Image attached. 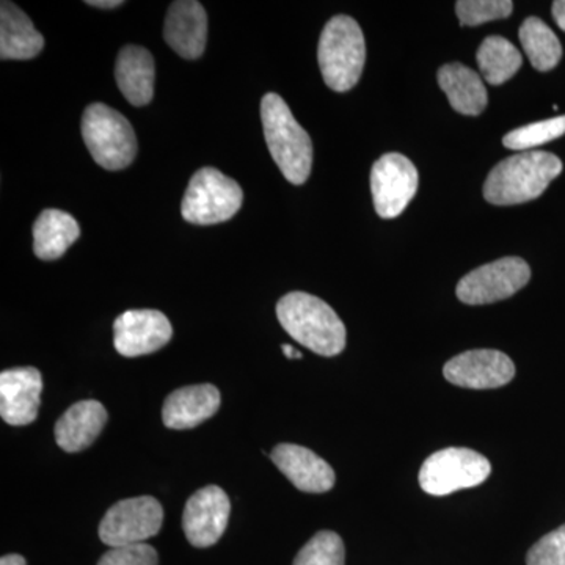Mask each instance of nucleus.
<instances>
[{
	"mask_svg": "<svg viewBox=\"0 0 565 565\" xmlns=\"http://www.w3.org/2000/svg\"><path fill=\"white\" fill-rule=\"evenodd\" d=\"M0 565H28L21 555H6L0 559Z\"/></svg>",
	"mask_w": 565,
	"mask_h": 565,
	"instance_id": "nucleus-32",
	"label": "nucleus"
},
{
	"mask_svg": "<svg viewBox=\"0 0 565 565\" xmlns=\"http://www.w3.org/2000/svg\"><path fill=\"white\" fill-rule=\"evenodd\" d=\"M318 62L327 87L338 93L355 87L366 62V43L359 22L345 14L327 22L319 39Z\"/></svg>",
	"mask_w": 565,
	"mask_h": 565,
	"instance_id": "nucleus-4",
	"label": "nucleus"
},
{
	"mask_svg": "<svg viewBox=\"0 0 565 565\" xmlns=\"http://www.w3.org/2000/svg\"><path fill=\"white\" fill-rule=\"evenodd\" d=\"M565 134V115L550 120L531 122L514 131L505 134L503 145L509 150L531 151L533 148L559 139Z\"/></svg>",
	"mask_w": 565,
	"mask_h": 565,
	"instance_id": "nucleus-25",
	"label": "nucleus"
},
{
	"mask_svg": "<svg viewBox=\"0 0 565 565\" xmlns=\"http://www.w3.org/2000/svg\"><path fill=\"white\" fill-rule=\"evenodd\" d=\"M492 473L487 457L468 448H446L424 460L419 486L434 497L478 487Z\"/></svg>",
	"mask_w": 565,
	"mask_h": 565,
	"instance_id": "nucleus-7",
	"label": "nucleus"
},
{
	"mask_svg": "<svg viewBox=\"0 0 565 565\" xmlns=\"http://www.w3.org/2000/svg\"><path fill=\"white\" fill-rule=\"evenodd\" d=\"M244 192L221 170L204 167L193 174L181 203V214L193 225H217L241 210Z\"/></svg>",
	"mask_w": 565,
	"mask_h": 565,
	"instance_id": "nucleus-6",
	"label": "nucleus"
},
{
	"mask_svg": "<svg viewBox=\"0 0 565 565\" xmlns=\"http://www.w3.org/2000/svg\"><path fill=\"white\" fill-rule=\"evenodd\" d=\"M163 36L182 58L202 57L207 41V17L196 0H177L167 11Z\"/></svg>",
	"mask_w": 565,
	"mask_h": 565,
	"instance_id": "nucleus-16",
	"label": "nucleus"
},
{
	"mask_svg": "<svg viewBox=\"0 0 565 565\" xmlns=\"http://www.w3.org/2000/svg\"><path fill=\"white\" fill-rule=\"evenodd\" d=\"M527 565H565V525L544 535L531 546Z\"/></svg>",
	"mask_w": 565,
	"mask_h": 565,
	"instance_id": "nucleus-28",
	"label": "nucleus"
},
{
	"mask_svg": "<svg viewBox=\"0 0 565 565\" xmlns=\"http://www.w3.org/2000/svg\"><path fill=\"white\" fill-rule=\"evenodd\" d=\"M115 79L126 99L136 107L151 103L154 96L156 68L151 52L129 44L122 47L115 65Z\"/></svg>",
	"mask_w": 565,
	"mask_h": 565,
	"instance_id": "nucleus-19",
	"label": "nucleus"
},
{
	"mask_svg": "<svg viewBox=\"0 0 565 565\" xmlns=\"http://www.w3.org/2000/svg\"><path fill=\"white\" fill-rule=\"evenodd\" d=\"M230 512L232 503L221 487H203L185 503L182 514L185 537L196 548L217 544L228 526Z\"/></svg>",
	"mask_w": 565,
	"mask_h": 565,
	"instance_id": "nucleus-11",
	"label": "nucleus"
},
{
	"mask_svg": "<svg viewBox=\"0 0 565 565\" xmlns=\"http://www.w3.org/2000/svg\"><path fill=\"white\" fill-rule=\"evenodd\" d=\"M437 77L438 85L448 96L452 109L470 117L486 110L489 98L484 82L476 71L462 63H449L438 70Z\"/></svg>",
	"mask_w": 565,
	"mask_h": 565,
	"instance_id": "nucleus-21",
	"label": "nucleus"
},
{
	"mask_svg": "<svg viewBox=\"0 0 565 565\" xmlns=\"http://www.w3.org/2000/svg\"><path fill=\"white\" fill-rule=\"evenodd\" d=\"M173 327L158 310H129L114 323V344L128 359L161 351L170 343Z\"/></svg>",
	"mask_w": 565,
	"mask_h": 565,
	"instance_id": "nucleus-12",
	"label": "nucleus"
},
{
	"mask_svg": "<svg viewBox=\"0 0 565 565\" xmlns=\"http://www.w3.org/2000/svg\"><path fill=\"white\" fill-rule=\"evenodd\" d=\"M107 418L106 407L98 401L87 399L71 405L55 423V441L63 451H84L103 433Z\"/></svg>",
	"mask_w": 565,
	"mask_h": 565,
	"instance_id": "nucleus-18",
	"label": "nucleus"
},
{
	"mask_svg": "<svg viewBox=\"0 0 565 565\" xmlns=\"http://www.w3.org/2000/svg\"><path fill=\"white\" fill-rule=\"evenodd\" d=\"M98 565H159V556L148 544L117 546L110 548Z\"/></svg>",
	"mask_w": 565,
	"mask_h": 565,
	"instance_id": "nucleus-29",
	"label": "nucleus"
},
{
	"mask_svg": "<svg viewBox=\"0 0 565 565\" xmlns=\"http://www.w3.org/2000/svg\"><path fill=\"white\" fill-rule=\"evenodd\" d=\"M530 278V264L516 256H508L465 275L457 285V299L467 305L500 302L525 288Z\"/></svg>",
	"mask_w": 565,
	"mask_h": 565,
	"instance_id": "nucleus-9",
	"label": "nucleus"
},
{
	"mask_svg": "<svg viewBox=\"0 0 565 565\" xmlns=\"http://www.w3.org/2000/svg\"><path fill=\"white\" fill-rule=\"evenodd\" d=\"M343 539L333 531H321L300 550L292 565H344Z\"/></svg>",
	"mask_w": 565,
	"mask_h": 565,
	"instance_id": "nucleus-26",
	"label": "nucleus"
},
{
	"mask_svg": "<svg viewBox=\"0 0 565 565\" xmlns=\"http://www.w3.org/2000/svg\"><path fill=\"white\" fill-rule=\"evenodd\" d=\"M81 129L92 158L103 169L117 172L136 159V132L120 111L103 103L90 104L82 115Z\"/></svg>",
	"mask_w": 565,
	"mask_h": 565,
	"instance_id": "nucleus-5",
	"label": "nucleus"
},
{
	"mask_svg": "<svg viewBox=\"0 0 565 565\" xmlns=\"http://www.w3.org/2000/svg\"><path fill=\"white\" fill-rule=\"evenodd\" d=\"M121 0H96V2H87V6L96 7V9H117V7H121Z\"/></svg>",
	"mask_w": 565,
	"mask_h": 565,
	"instance_id": "nucleus-31",
	"label": "nucleus"
},
{
	"mask_svg": "<svg viewBox=\"0 0 565 565\" xmlns=\"http://www.w3.org/2000/svg\"><path fill=\"white\" fill-rule=\"evenodd\" d=\"M482 77L490 85H503L522 68L523 57L511 41L503 36H487L476 54Z\"/></svg>",
	"mask_w": 565,
	"mask_h": 565,
	"instance_id": "nucleus-23",
	"label": "nucleus"
},
{
	"mask_svg": "<svg viewBox=\"0 0 565 565\" xmlns=\"http://www.w3.org/2000/svg\"><path fill=\"white\" fill-rule=\"evenodd\" d=\"M520 41L535 70L552 71L563 58V46L555 32L539 18L531 17L520 28Z\"/></svg>",
	"mask_w": 565,
	"mask_h": 565,
	"instance_id": "nucleus-24",
	"label": "nucleus"
},
{
	"mask_svg": "<svg viewBox=\"0 0 565 565\" xmlns=\"http://www.w3.org/2000/svg\"><path fill=\"white\" fill-rule=\"evenodd\" d=\"M277 318L291 338L318 355L344 351L345 327L329 303L307 292H289L277 303Z\"/></svg>",
	"mask_w": 565,
	"mask_h": 565,
	"instance_id": "nucleus-2",
	"label": "nucleus"
},
{
	"mask_svg": "<svg viewBox=\"0 0 565 565\" xmlns=\"http://www.w3.org/2000/svg\"><path fill=\"white\" fill-rule=\"evenodd\" d=\"M281 351L285 353L288 359H302V352L296 351V349L292 348V345L289 344H282Z\"/></svg>",
	"mask_w": 565,
	"mask_h": 565,
	"instance_id": "nucleus-33",
	"label": "nucleus"
},
{
	"mask_svg": "<svg viewBox=\"0 0 565 565\" xmlns=\"http://www.w3.org/2000/svg\"><path fill=\"white\" fill-rule=\"evenodd\" d=\"M162 522L163 509L156 498H128L106 512L99 523V539L110 548L145 544L161 531Z\"/></svg>",
	"mask_w": 565,
	"mask_h": 565,
	"instance_id": "nucleus-8",
	"label": "nucleus"
},
{
	"mask_svg": "<svg viewBox=\"0 0 565 565\" xmlns=\"http://www.w3.org/2000/svg\"><path fill=\"white\" fill-rule=\"evenodd\" d=\"M79 223L68 212L44 210L33 225V252L43 262L62 258L79 239Z\"/></svg>",
	"mask_w": 565,
	"mask_h": 565,
	"instance_id": "nucleus-22",
	"label": "nucleus"
},
{
	"mask_svg": "<svg viewBox=\"0 0 565 565\" xmlns=\"http://www.w3.org/2000/svg\"><path fill=\"white\" fill-rule=\"evenodd\" d=\"M418 191V170L411 159L388 152L371 170L375 212L385 221L403 214Z\"/></svg>",
	"mask_w": 565,
	"mask_h": 565,
	"instance_id": "nucleus-10",
	"label": "nucleus"
},
{
	"mask_svg": "<svg viewBox=\"0 0 565 565\" xmlns=\"http://www.w3.org/2000/svg\"><path fill=\"white\" fill-rule=\"evenodd\" d=\"M444 375L446 381L462 388H500L515 377V364L503 352L478 349L449 360L445 364Z\"/></svg>",
	"mask_w": 565,
	"mask_h": 565,
	"instance_id": "nucleus-13",
	"label": "nucleus"
},
{
	"mask_svg": "<svg viewBox=\"0 0 565 565\" xmlns=\"http://www.w3.org/2000/svg\"><path fill=\"white\" fill-rule=\"evenodd\" d=\"M43 377L36 367H14L0 374V416L10 426H28L39 416Z\"/></svg>",
	"mask_w": 565,
	"mask_h": 565,
	"instance_id": "nucleus-14",
	"label": "nucleus"
},
{
	"mask_svg": "<svg viewBox=\"0 0 565 565\" xmlns=\"http://www.w3.org/2000/svg\"><path fill=\"white\" fill-rule=\"evenodd\" d=\"M552 13L561 31L565 32V0H556V2H553Z\"/></svg>",
	"mask_w": 565,
	"mask_h": 565,
	"instance_id": "nucleus-30",
	"label": "nucleus"
},
{
	"mask_svg": "<svg viewBox=\"0 0 565 565\" xmlns=\"http://www.w3.org/2000/svg\"><path fill=\"white\" fill-rule=\"evenodd\" d=\"M43 47V35L33 28L31 18L13 2L3 0L0 6V58L31 61Z\"/></svg>",
	"mask_w": 565,
	"mask_h": 565,
	"instance_id": "nucleus-20",
	"label": "nucleus"
},
{
	"mask_svg": "<svg viewBox=\"0 0 565 565\" xmlns=\"http://www.w3.org/2000/svg\"><path fill=\"white\" fill-rule=\"evenodd\" d=\"M563 173L552 152L525 151L498 163L484 182V199L494 206H514L539 199Z\"/></svg>",
	"mask_w": 565,
	"mask_h": 565,
	"instance_id": "nucleus-1",
	"label": "nucleus"
},
{
	"mask_svg": "<svg viewBox=\"0 0 565 565\" xmlns=\"http://www.w3.org/2000/svg\"><path fill=\"white\" fill-rule=\"evenodd\" d=\"M221 404V392L214 385L184 386L167 397L162 422L169 429H192L217 414Z\"/></svg>",
	"mask_w": 565,
	"mask_h": 565,
	"instance_id": "nucleus-17",
	"label": "nucleus"
},
{
	"mask_svg": "<svg viewBox=\"0 0 565 565\" xmlns=\"http://www.w3.org/2000/svg\"><path fill=\"white\" fill-rule=\"evenodd\" d=\"M512 10H514V3L511 0H459L456 3L460 24L470 25V28L494 20H504L511 17Z\"/></svg>",
	"mask_w": 565,
	"mask_h": 565,
	"instance_id": "nucleus-27",
	"label": "nucleus"
},
{
	"mask_svg": "<svg viewBox=\"0 0 565 565\" xmlns=\"http://www.w3.org/2000/svg\"><path fill=\"white\" fill-rule=\"evenodd\" d=\"M262 120L267 148L278 169L291 184L310 178L313 145L310 136L294 118L288 104L277 93H267L262 102Z\"/></svg>",
	"mask_w": 565,
	"mask_h": 565,
	"instance_id": "nucleus-3",
	"label": "nucleus"
},
{
	"mask_svg": "<svg viewBox=\"0 0 565 565\" xmlns=\"http://www.w3.org/2000/svg\"><path fill=\"white\" fill-rule=\"evenodd\" d=\"M270 459L292 486L302 492L326 493L333 489L337 481L333 468L322 457L303 446L277 445Z\"/></svg>",
	"mask_w": 565,
	"mask_h": 565,
	"instance_id": "nucleus-15",
	"label": "nucleus"
}]
</instances>
